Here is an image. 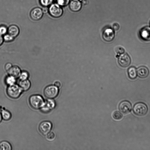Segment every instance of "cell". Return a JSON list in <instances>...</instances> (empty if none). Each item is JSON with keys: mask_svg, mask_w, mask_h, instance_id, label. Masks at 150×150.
Instances as JSON below:
<instances>
[{"mask_svg": "<svg viewBox=\"0 0 150 150\" xmlns=\"http://www.w3.org/2000/svg\"><path fill=\"white\" fill-rule=\"evenodd\" d=\"M29 104L33 108L37 109H40L44 105L45 101L42 97L39 95H34L29 98Z\"/></svg>", "mask_w": 150, "mask_h": 150, "instance_id": "obj_1", "label": "cell"}, {"mask_svg": "<svg viewBox=\"0 0 150 150\" xmlns=\"http://www.w3.org/2000/svg\"><path fill=\"white\" fill-rule=\"evenodd\" d=\"M23 90L18 85L15 84L9 86L7 88L6 92L8 96L13 99L18 98L21 94Z\"/></svg>", "mask_w": 150, "mask_h": 150, "instance_id": "obj_2", "label": "cell"}, {"mask_svg": "<svg viewBox=\"0 0 150 150\" xmlns=\"http://www.w3.org/2000/svg\"><path fill=\"white\" fill-rule=\"evenodd\" d=\"M59 93L58 87L54 85H50L45 88L44 93L48 98L53 99L57 96Z\"/></svg>", "mask_w": 150, "mask_h": 150, "instance_id": "obj_3", "label": "cell"}, {"mask_svg": "<svg viewBox=\"0 0 150 150\" xmlns=\"http://www.w3.org/2000/svg\"><path fill=\"white\" fill-rule=\"evenodd\" d=\"M133 111L134 113L139 116H143L146 114L148 108L146 105L142 103H138L134 106Z\"/></svg>", "mask_w": 150, "mask_h": 150, "instance_id": "obj_4", "label": "cell"}, {"mask_svg": "<svg viewBox=\"0 0 150 150\" xmlns=\"http://www.w3.org/2000/svg\"><path fill=\"white\" fill-rule=\"evenodd\" d=\"M60 6L56 4H53L50 5L48 9V11L52 16L55 18H58L62 15L63 10Z\"/></svg>", "mask_w": 150, "mask_h": 150, "instance_id": "obj_5", "label": "cell"}, {"mask_svg": "<svg viewBox=\"0 0 150 150\" xmlns=\"http://www.w3.org/2000/svg\"><path fill=\"white\" fill-rule=\"evenodd\" d=\"M52 127V123L50 121H44L39 125V129L40 133L44 135H46L50 132Z\"/></svg>", "mask_w": 150, "mask_h": 150, "instance_id": "obj_6", "label": "cell"}, {"mask_svg": "<svg viewBox=\"0 0 150 150\" xmlns=\"http://www.w3.org/2000/svg\"><path fill=\"white\" fill-rule=\"evenodd\" d=\"M55 106V103L52 99L48 98L45 101L44 105L41 108V110L44 113H47L53 109Z\"/></svg>", "mask_w": 150, "mask_h": 150, "instance_id": "obj_7", "label": "cell"}, {"mask_svg": "<svg viewBox=\"0 0 150 150\" xmlns=\"http://www.w3.org/2000/svg\"><path fill=\"white\" fill-rule=\"evenodd\" d=\"M131 59L127 54H122L119 57L118 62L122 67H126L128 66L130 64Z\"/></svg>", "mask_w": 150, "mask_h": 150, "instance_id": "obj_8", "label": "cell"}, {"mask_svg": "<svg viewBox=\"0 0 150 150\" xmlns=\"http://www.w3.org/2000/svg\"><path fill=\"white\" fill-rule=\"evenodd\" d=\"M131 108L132 106L130 103L126 100L121 102L119 106L120 111L124 114H127L130 112Z\"/></svg>", "mask_w": 150, "mask_h": 150, "instance_id": "obj_9", "label": "cell"}, {"mask_svg": "<svg viewBox=\"0 0 150 150\" xmlns=\"http://www.w3.org/2000/svg\"><path fill=\"white\" fill-rule=\"evenodd\" d=\"M43 12L42 9L38 7L33 9L30 12V16L31 18L35 21H38L42 17Z\"/></svg>", "mask_w": 150, "mask_h": 150, "instance_id": "obj_10", "label": "cell"}, {"mask_svg": "<svg viewBox=\"0 0 150 150\" xmlns=\"http://www.w3.org/2000/svg\"><path fill=\"white\" fill-rule=\"evenodd\" d=\"M140 34L143 40L150 41V27L146 26L142 28L140 31Z\"/></svg>", "mask_w": 150, "mask_h": 150, "instance_id": "obj_11", "label": "cell"}, {"mask_svg": "<svg viewBox=\"0 0 150 150\" xmlns=\"http://www.w3.org/2000/svg\"><path fill=\"white\" fill-rule=\"evenodd\" d=\"M114 33L113 31L111 29H108L105 30L103 34V38L105 41H111L114 37Z\"/></svg>", "mask_w": 150, "mask_h": 150, "instance_id": "obj_12", "label": "cell"}, {"mask_svg": "<svg viewBox=\"0 0 150 150\" xmlns=\"http://www.w3.org/2000/svg\"><path fill=\"white\" fill-rule=\"evenodd\" d=\"M149 73L148 68L144 66L140 67L137 70V74L138 76L142 78L146 77L148 76Z\"/></svg>", "mask_w": 150, "mask_h": 150, "instance_id": "obj_13", "label": "cell"}, {"mask_svg": "<svg viewBox=\"0 0 150 150\" xmlns=\"http://www.w3.org/2000/svg\"><path fill=\"white\" fill-rule=\"evenodd\" d=\"M7 71L9 75L12 76L16 78L19 77L21 72L20 69L17 66H12Z\"/></svg>", "mask_w": 150, "mask_h": 150, "instance_id": "obj_14", "label": "cell"}, {"mask_svg": "<svg viewBox=\"0 0 150 150\" xmlns=\"http://www.w3.org/2000/svg\"><path fill=\"white\" fill-rule=\"evenodd\" d=\"M69 7L72 11L77 12L81 9V4L78 0H73L70 3Z\"/></svg>", "mask_w": 150, "mask_h": 150, "instance_id": "obj_15", "label": "cell"}, {"mask_svg": "<svg viewBox=\"0 0 150 150\" xmlns=\"http://www.w3.org/2000/svg\"><path fill=\"white\" fill-rule=\"evenodd\" d=\"M8 34L14 38L16 37L19 33V29L18 27L15 25H12L8 28Z\"/></svg>", "mask_w": 150, "mask_h": 150, "instance_id": "obj_16", "label": "cell"}, {"mask_svg": "<svg viewBox=\"0 0 150 150\" xmlns=\"http://www.w3.org/2000/svg\"><path fill=\"white\" fill-rule=\"evenodd\" d=\"M18 85L23 90L27 91L30 88L31 84L30 81L27 79L21 80L19 83Z\"/></svg>", "mask_w": 150, "mask_h": 150, "instance_id": "obj_17", "label": "cell"}, {"mask_svg": "<svg viewBox=\"0 0 150 150\" xmlns=\"http://www.w3.org/2000/svg\"><path fill=\"white\" fill-rule=\"evenodd\" d=\"M128 73L129 76L132 79H135L137 76V70L134 67H129L128 70Z\"/></svg>", "mask_w": 150, "mask_h": 150, "instance_id": "obj_18", "label": "cell"}, {"mask_svg": "<svg viewBox=\"0 0 150 150\" xmlns=\"http://www.w3.org/2000/svg\"><path fill=\"white\" fill-rule=\"evenodd\" d=\"M12 147L11 144L8 142L3 141L0 143V150H11Z\"/></svg>", "mask_w": 150, "mask_h": 150, "instance_id": "obj_19", "label": "cell"}, {"mask_svg": "<svg viewBox=\"0 0 150 150\" xmlns=\"http://www.w3.org/2000/svg\"><path fill=\"white\" fill-rule=\"evenodd\" d=\"M16 82V78L11 75H9L5 79L6 83L8 86L15 84Z\"/></svg>", "mask_w": 150, "mask_h": 150, "instance_id": "obj_20", "label": "cell"}, {"mask_svg": "<svg viewBox=\"0 0 150 150\" xmlns=\"http://www.w3.org/2000/svg\"><path fill=\"white\" fill-rule=\"evenodd\" d=\"M2 118L5 120H8L11 118V113L8 111L5 110H2L1 112Z\"/></svg>", "mask_w": 150, "mask_h": 150, "instance_id": "obj_21", "label": "cell"}, {"mask_svg": "<svg viewBox=\"0 0 150 150\" xmlns=\"http://www.w3.org/2000/svg\"><path fill=\"white\" fill-rule=\"evenodd\" d=\"M29 74L28 72L26 71H21L19 76L21 80H23L28 79Z\"/></svg>", "mask_w": 150, "mask_h": 150, "instance_id": "obj_22", "label": "cell"}, {"mask_svg": "<svg viewBox=\"0 0 150 150\" xmlns=\"http://www.w3.org/2000/svg\"><path fill=\"white\" fill-rule=\"evenodd\" d=\"M113 118L115 120H120L122 119L123 117L122 114L119 111H115L112 114Z\"/></svg>", "mask_w": 150, "mask_h": 150, "instance_id": "obj_23", "label": "cell"}, {"mask_svg": "<svg viewBox=\"0 0 150 150\" xmlns=\"http://www.w3.org/2000/svg\"><path fill=\"white\" fill-rule=\"evenodd\" d=\"M53 0H40V4L43 6L47 7L51 5Z\"/></svg>", "mask_w": 150, "mask_h": 150, "instance_id": "obj_24", "label": "cell"}, {"mask_svg": "<svg viewBox=\"0 0 150 150\" xmlns=\"http://www.w3.org/2000/svg\"><path fill=\"white\" fill-rule=\"evenodd\" d=\"M70 0H57V4L60 6H65L69 3Z\"/></svg>", "mask_w": 150, "mask_h": 150, "instance_id": "obj_25", "label": "cell"}, {"mask_svg": "<svg viewBox=\"0 0 150 150\" xmlns=\"http://www.w3.org/2000/svg\"><path fill=\"white\" fill-rule=\"evenodd\" d=\"M3 38L4 40L5 41L8 42L12 41L14 38L8 34L4 35V37Z\"/></svg>", "mask_w": 150, "mask_h": 150, "instance_id": "obj_26", "label": "cell"}, {"mask_svg": "<svg viewBox=\"0 0 150 150\" xmlns=\"http://www.w3.org/2000/svg\"><path fill=\"white\" fill-rule=\"evenodd\" d=\"M46 135V139L50 141L53 140L55 137L54 134L52 132H50Z\"/></svg>", "mask_w": 150, "mask_h": 150, "instance_id": "obj_27", "label": "cell"}, {"mask_svg": "<svg viewBox=\"0 0 150 150\" xmlns=\"http://www.w3.org/2000/svg\"><path fill=\"white\" fill-rule=\"evenodd\" d=\"M8 31V29L5 26H0V34L1 35L6 34Z\"/></svg>", "mask_w": 150, "mask_h": 150, "instance_id": "obj_28", "label": "cell"}, {"mask_svg": "<svg viewBox=\"0 0 150 150\" xmlns=\"http://www.w3.org/2000/svg\"><path fill=\"white\" fill-rule=\"evenodd\" d=\"M112 28L115 30H118L120 28L119 25L117 23H114L112 25Z\"/></svg>", "mask_w": 150, "mask_h": 150, "instance_id": "obj_29", "label": "cell"}, {"mask_svg": "<svg viewBox=\"0 0 150 150\" xmlns=\"http://www.w3.org/2000/svg\"><path fill=\"white\" fill-rule=\"evenodd\" d=\"M12 64L10 63H7L5 65V70L7 71L12 67Z\"/></svg>", "mask_w": 150, "mask_h": 150, "instance_id": "obj_30", "label": "cell"}, {"mask_svg": "<svg viewBox=\"0 0 150 150\" xmlns=\"http://www.w3.org/2000/svg\"><path fill=\"white\" fill-rule=\"evenodd\" d=\"M117 49L119 50H117L116 51H117V52H119L120 53L123 54L125 52L124 50L122 47H118Z\"/></svg>", "mask_w": 150, "mask_h": 150, "instance_id": "obj_31", "label": "cell"}, {"mask_svg": "<svg viewBox=\"0 0 150 150\" xmlns=\"http://www.w3.org/2000/svg\"><path fill=\"white\" fill-rule=\"evenodd\" d=\"M42 10L43 13H46L48 11V9L47 7L44 6L42 8Z\"/></svg>", "mask_w": 150, "mask_h": 150, "instance_id": "obj_32", "label": "cell"}, {"mask_svg": "<svg viewBox=\"0 0 150 150\" xmlns=\"http://www.w3.org/2000/svg\"><path fill=\"white\" fill-rule=\"evenodd\" d=\"M54 85L57 87H59L61 86V83L59 81H56L54 83Z\"/></svg>", "mask_w": 150, "mask_h": 150, "instance_id": "obj_33", "label": "cell"}, {"mask_svg": "<svg viewBox=\"0 0 150 150\" xmlns=\"http://www.w3.org/2000/svg\"><path fill=\"white\" fill-rule=\"evenodd\" d=\"M4 40L3 38L2 35L0 34V46L3 43Z\"/></svg>", "mask_w": 150, "mask_h": 150, "instance_id": "obj_34", "label": "cell"}, {"mask_svg": "<svg viewBox=\"0 0 150 150\" xmlns=\"http://www.w3.org/2000/svg\"><path fill=\"white\" fill-rule=\"evenodd\" d=\"M2 117L1 113L0 112V122H1L2 119Z\"/></svg>", "mask_w": 150, "mask_h": 150, "instance_id": "obj_35", "label": "cell"}, {"mask_svg": "<svg viewBox=\"0 0 150 150\" xmlns=\"http://www.w3.org/2000/svg\"></svg>", "mask_w": 150, "mask_h": 150, "instance_id": "obj_36", "label": "cell"}]
</instances>
